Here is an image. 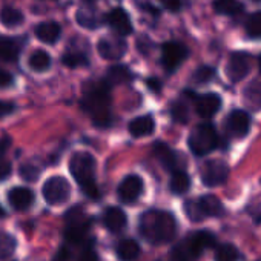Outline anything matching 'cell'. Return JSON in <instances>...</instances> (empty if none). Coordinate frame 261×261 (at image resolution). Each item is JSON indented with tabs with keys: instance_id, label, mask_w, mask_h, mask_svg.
Here are the masks:
<instances>
[{
	"instance_id": "6da1fadb",
	"label": "cell",
	"mask_w": 261,
	"mask_h": 261,
	"mask_svg": "<svg viewBox=\"0 0 261 261\" xmlns=\"http://www.w3.org/2000/svg\"><path fill=\"white\" fill-rule=\"evenodd\" d=\"M82 108L91 117L95 126L108 127L112 123L111 83L108 80L88 83L83 89Z\"/></svg>"
},
{
	"instance_id": "7a4b0ae2",
	"label": "cell",
	"mask_w": 261,
	"mask_h": 261,
	"mask_svg": "<svg viewBox=\"0 0 261 261\" xmlns=\"http://www.w3.org/2000/svg\"><path fill=\"white\" fill-rule=\"evenodd\" d=\"M177 220L166 211H148L140 218V232L152 244L171 243L177 235Z\"/></svg>"
},
{
	"instance_id": "3957f363",
	"label": "cell",
	"mask_w": 261,
	"mask_h": 261,
	"mask_svg": "<svg viewBox=\"0 0 261 261\" xmlns=\"http://www.w3.org/2000/svg\"><path fill=\"white\" fill-rule=\"evenodd\" d=\"M69 171L86 197L97 200L100 191L95 185V159L89 152H75L69 162Z\"/></svg>"
},
{
	"instance_id": "277c9868",
	"label": "cell",
	"mask_w": 261,
	"mask_h": 261,
	"mask_svg": "<svg viewBox=\"0 0 261 261\" xmlns=\"http://www.w3.org/2000/svg\"><path fill=\"white\" fill-rule=\"evenodd\" d=\"M218 146V134L211 123L198 124L189 137V148L194 155H206Z\"/></svg>"
},
{
	"instance_id": "5b68a950",
	"label": "cell",
	"mask_w": 261,
	"mask_h": 261,
	"mask_svg": "<svg viewBox=\"0 0 261 261\" xmlns=\"http://www.w3.org/2000/svg\"><path fill=\"white\" fill-rule=\"evenodd\" d=\"M42 194L48 204H53V206L63 204L68 201L71 195V186L68 180L63 177H51L49 180L45 181Z\"/></svg>"
},
{
	"instance_id": "8992f818",
	"label": "cell",
	"mask_w": 261,
	"mask_h": 261,
	"mask_svg": "<svg viewBox=\"0 0 261 261\" xmlns=\"http://www.w3.org/2000/svg\"><path fill=\"white\" fill-rule=\"evenodd\" d=\"M89 221L82 207L75 206L66 212V238L69 241H80L88 230Z\"/></svg>"
},
{
	"instance_id": "52a82bcc",
	"label": "cell",
	"mask_w": 261,
	"mask_h": 261,
	"mask_svg": "<svg viewBox=\"0 0 261 261\" xmlns=\"http://www.w3.org/2000/svg\"><path fill=\"white\" fill-rule=\"evenodd\" d=\"M229 168L221 160H209L201 168V181L207 188H217L227 180Z\"/></svg>"
},
{
	"instance_id": "ba28073f",
	"label": "cell",
	"mask_w": 261,
	"mask_h": 261,
	"mask_svg": "<svg viewBox=\"0 0 261 261\" xmlns=\"http://www.w3.org/2000/svg\"><path fill=\"white\" fill-rule=\"evenodd\" d=\"M143 189H145V185H143L142 177L133 174V175H127L121 180V183L117 189V194H118V198L121 203L133 204L142 197Z\"/></svg>"
},
{
	"instance_id": "9c48e42d",
	"label": "cell",
	"mask_w": 261,
	"mask_h": 261,
	"mask_svg": "<svg viewBox=\"0 0 261 261\" xmlns=\"http://www.w3.org/2000/svg\"><path fill=\"white\" fill-rule=\"evenodd\" d=\"M226 130L233 139H243L250 130V115L246 111L235 109L226 118Z\"/></svg>"
},
{
	"instance_id": "30bf717a",
	"label": "cell",
	"mask_w": 261,
	"mask_h": 261,
	"mask_svg": "<svg viewBox=\"0 0 261 261\" xmlns=\"http://www.w3.org/2000/svg\"><path fill=\"white\" fill-rule=\"evenodd\" d=\"M250 66H252L250 56H247L246 53H235V54H232L229 62H227V66H226L227 79L230 82H233V83L241 82L249 74Z\"/></svg>"
},
{
	"instance_id": "8fae6325",
	"label": "cell",
	"mask_w": 261,
	"mask_h": 261,
	"mask_svg": "<svg viewBox=\"0 0 261 261\" xmlns=\"http://www.w3.org/2000/svg\"><path fill=\"white\" fill-rule=\"evenodd\" d=\"M186 57H188V49L181 43L169 42L165 43L162 48V65L169 72L175 71Z\"/></svg>"
},
{
	"instance_id": "7c38bea8",
	"label": "cell",
	"mask_w": 261,
	"mask_h": 261,
	"mask_svg": "<svg viewBox=\"0 0 261 261\" xmlns=\"http://www.w3.org/2000/svg\"><path fill=\"white\" fill-rule=\"evenodd\" d=\"M97 51L106 60H120L126 54L127 45L121 37H103L97 45Z\"/></svg>"
},
{
	"instance_id": "4fadbf2b",
	"label": "cell",
	"mask_w": 261,
	"mask_h": 261,
	"mask_svg": "<svg viewBox=\"0 0 261 261\" xmlns=\"http://www.w3.org/2000/svg\"><path fill=\"white\" fill-rule=\"evenodd\" d=\"M106 22L121 37L129 36L133 33V22H130V17L121 8H114L112 11H109L106 16Z\"/></svg>"
},
{
	"instance_id": "5bb4252c",
	"label": "cell",
	"mask_w": 261,
	"mask_h": 261,
	"mask_svg": "<svg viewBox=\"0 0 261 261\" xmlns=\"http://www.w3.org/2000/svg\"><path fill=\"white\" fill-rule=\"evenodd\" d=\"M203 252L197 247L191 235L174 246L171 250V261H195Z\"/></svg>"
},
{
	"instance_id": "9a60e30c",
	"label": "cell",
	"mask_w": 261,
	"mask_h": 261,
	"mask_svg": "<svg viewBox=\"0 0 261 261\" xmlns=\"http://www.w3.org/2000/svg\"><path fill=\"white\" fill-rule=\"evenodd\" d=\"M154 154L159 159V162L171 172L175 171H181V162H180V155L172 151L166 143H155L154 145Z\"/></svg>"
},
{
	"instance_id": "2e32d148",
	"label": "cell",
	"mask_w": 261,
	"mask_h": 261,
	"mask_svg": "<svg viewBox=\"0 0 261 261\" xmlns=\"http://www.w3.org/2000/svg\"><path fill=\"white\" fill-rule=\"evenodd\" d=\"M197 114L203 118H212L221 108V98L217 94H204L197 97Z\"/></svg>"
},
{
	"instance_id": "e0dca14e",
	"label": "cell",
	"mask_w": 261,
	"mask_h": 261,
	"mask_svg": "<svg viewBox=\"0 0 261 261\" xmlns=\"http://www.w3.org/2000/svg\"><path fill=\"white\" fill-rule=\"evenodd\" d=\"M103 224L109 232L118 233L126 227L127 217L120 207H108L103 214Z\"/></svg>"
},
{
	"instance_id": "ac0fdd59",
	"label": "cell",
	"mask_w": 261,
	"mask_h": 261,
	"mask_svg": "<svg viewBox=\"0 0 261 261\" xmlns=\"http://www.w3.org/2000/svg\"><path fill=\"white\" fill-rule=\"evenodd\" d=\"M8 201L16 211H27L34 203V194L28 188H13L8 192Z\"/></svg>"
},
{
	"instance_id": "d6986e66",
	"label": "cell",
	"mask_w": 261,
	"mask_h": 261,
	"mask_svg": "<svg viewBox=\"0 0 261 261\" xmlns=\"http://www.w3.org/2000/svg\"><path fill=\"white\" fill-rule=\"evenodd\" d=\"M129 134L136 137V139H142L146 136H151L155 129V121L151 115H142L134 118L129 123Z\"/></svg>"
},
{
	"instance_id": "ffe728a7",
	"label": "cell",
	"mask_w": 261,
	"mask_h": 261,
	"mask_svg": "<svg viewBox=\"0 0 261 261\" xmlns=\"http://www.w3.org/2000/svg\"><path fill=\"white\" fill-rule=\"evenodd\" d=\"M34 33H36V37L40 42L53 45L60 39L62 28H60V25L57 22H42V23H39L36 27Z\"/></svg>"
},
{
	"instance_id": "44dd1931",
	"label": "cell",
	"mask_w": 261,
	"mask_h": 261,
	"mask_svg": "<svg viewBox=\"0 0 261 261\" xmlns=\"http://www.w3.org/2000/svg\"><path fill=\"white\" fill-rule=\"evenodd\" d=\"M115 253L120 261H136L140 255V244L130 238L121 240L115 247Z\"/></svg>"
},
{
	"instance_id": "7402d4cb",
	"label": "cell",
	"mask_w": 261,
	"mask_h": 261,
	"mask_svg": "<svg viewBox=\"0 0 261 261\" xmlns=\"http://www.w3.org/2000/svg\"><path fill=\"white\" fill-rule=\"evenodd\" d=\"M20 45L13 37L0 36V60L4 62H16L19 59Z\"/></svg>"
},
{
	"instance_id": "603a6c76",
	"label": "cell",
	"mask_w": 261,
	"mask_h": 261,
	"mask_svg": "<svg viewBox=\"0 0 261 261\" xmlns=\"http://www.w3.org/2000/svg\"><path fill=\"white\" fill-rule=\"evenodd\" d=\"M191 188V177L185 171H175L172 172L171 181H169V189L175 195H183L189 191Z\"/></svg>"
},
{
	"instance_id": "cb8c5ba5",
	"label": "cell",
	"mask_w": 261,
	"mask_h": 261,
	"mask_svg": "<svg viewBox=\"0 0 261 261\" xmlns=\"http://www.w3.org/2000/svg\"><path fill=\"white\" fill-rule=\"evenodd\" d=\"M214 10L221 14V16H240L243 13V5L238 0H215L214 2Z\"/></svg>"
},
{
	"instance_id": "d4e9b609",
	"label": "cell",
	"mask_w": 261,
	"mask_h": 261,
	"mask_svg": "<svg viewBox=\"0 0 261 261\" xmlns=\"http://www.w3.org/2000/svg\"><path fill=\"white\" fill-rule=\"evenodd\" d=\"M198 203L204 217H220L223 214V204L215 195H203Z\"/></svg>"
},
{
	"instance_id": "484cf974",
	"label": "cell",
	"mask_w": 261,
	"mask_h": 261,
	"mask_svg": "<svg viewBox=\"0 0 261 261\" xmlns=\"http://www.w3.org/2000/svg\"><path fill=\"white\" fill-rule=\"evenodd\" d=\"M133 72H130L126 66L123 65H114L108 69V82L111 85H123L133 80Z\"/></svg>"
},
{
	"instance_id": "4316f807",
	"label": "cell",
	"mask_w": 261,
	"mask_h": 261,
	"mask_svg": "<svg viewBox=\"0 0 261 261\" xmlns=\"http://www.w3.org/2000/svg\"><path fill=\"white\" fill-rule=\"evenodd\" d=\"M23 20H25L23 13L13 7H5L2 11H0V22H2V25H5L7 28H16V27L22 25Z\"/></svg>"
},
{
	"instance_id": "83f0119b",
	"label": "cell",
	"mask_w": 261,
	"mask_h": 261,
	"mask_svg": "<svg viewBox=\"0 0 261 261\" xmlns=\"http://www.w3.org/2000/svg\"><path fill=\"white\" fill-rule=\"evenodd\" d=\"M77 23L88 30H95L98 27V16L92 7H83L77 11Z\"/></svg>"
},
{
	"instance_id": "f1b7e54d",
	"label": "cell",
	"mask_w": 261,
	"mask_h": 261,
	"mask_svg": "<svg viewBox=\"0 0 261 261\" xmlns=\"http://www.w3.org/2000/svg\"><path fill=\"white\" fill-rule=\"evenodd\" d=\"M51 66V57L46 51L37 49L30 57V68L36 72H45Z\"/></svg>"
},
{
	"instance_id": "f546056e",
	"label": "cell",
	"mask_w": 261,
	"mask_h": 261,
	"mask_svg": "<svg viewBox=\"0 0 261 261\" xmlns=\"http://www.w3.org/2000/svg\"><path fill=\"white\" fill-rule=\"evenodd\" d=\"M244 101L252 109H261V82H253L244 91Z\"/></svg>"
},
{
	"instance_id": "4dcf8cb0",
	"label": "cell",
	"mask_w": 261,
	"mask_h": 261,
	"mask_svg": "<svg viewBox=\"0 0 261 261\" xmlns=\"http://www.w3.org/2000/svg\"><path fill=\"white\" fill-rule=\"evenodd\" d=\"M191 238L194 240V243L197 244V247H198L201 252H203V250H206V249L214 247V246H215V241H217L215 235H214V233H211V232H207V230H198V232H194V233L191 235Z\"/></svg>"
},
{
	"instance_id": "1f68e13d",
	"label": "cell",
	"mask_w": 261,
	"mask_h": 261,
	"mask_svg": "<svg viewBox=\"0 0 261 261\" xmlns=\"http://www.w3.org/2000/svg\"><path fill=\"white\" fill-rule=\"evenodd\" d=\"M62 63L68 68H82V66H88L89 60L83 53L79 51H69L62 57Z\"/></svg>"
},
{
	"instance_id": "d6a6232c",
	"label": "cell",
	"mask_w": 261,
	"mask_h": 261,
	"mask_svg": "<svg viewBox=\"0 0 261 261\" xmlns=\"http://www.w3.org/2000/svg\"><path fill=\"white\" fill-rule=\"evenodd\" d=\"M16 238L10 233L0 232V259H7L16 250Z\"/></svg>"
},
{
	"instance_id": "836d02e7",
	"label": "cell",
	"mask_w": 261,
	"mask_h": 261,
	"mask_svg": "<svg viewBox=\"0 0 261 261\" xmlns=\"http://www.w3.org/2000/svg\"><path fill=\"white\" fill-rule=\"evenodd\" d=\"M246 34L250 39H261V11H255L246 22Z\"/></svg>"
},
{
	"instance_id": "e575fe53",
	"label": "cell",
	"mask_w": 261,
	"mask_h": 261,
	"mask_svg": "<svg viewBox=\"0 0 261 261\" xmlns=\"http://www.w3.org/2000/svg\"><path fill=\"white\" fill-rule=\"evenodd\" d=\"M240 252L233 244H221L215 252V261H238Z\"/></svg>"
},
{
	"instance_id": "d590c367",
	"label": "cell",
	"mask_w": 261,
	"mask_h": 261,
	"mask_svg": "<svg viewBox=\"0 0 261 261\" xmlns=\"http://www.w3.org/2000/svg\"><path fill=\"white\" fill-rule=\"evenodd\" d=\"M171 117L174 121L177 123H181L185 124L188 120H189V111H188V106L183 103V101H177L171 106Z\"/></svg>"
},
{
	"instance_id": "8d00e7d4",
	"label": "cell",
	"mask_w": 261,
	"mask_h": 261,
	"mask_svg": "<svg viewBox=\"0 0 261 261\" xmlns=\"http://www.w3.org/2000/svg\"><path fill=\"white\" fill-rule=\"evenodd\" d=\"M185 212L192 221H201L204 218V214L200 207L198 200H188L185 204Z\"/></svg>"
},
{
	"instance_id": "74e56055",
	"label": "cell",
	"mask_w": 261,
	"mask_h": 261,
	"mask_svg": "<svg viewBox=\"0 0 261 261\" xmlns=\"http://www.w3.org/2000/svg\"><path fill=\"white\" fill-rule=\"evenodd\" d=\"M214 77H215V69L214 68H211V66H201V68H198L194 72L192 80L195 83L204 85V83H209L211 80H214Z\"/></svg>"
},
{
	"instance_id": "f35d334b",
	"label": "cell",
	"mask_w": 261,
	"mask_h": 261,
	"mask_svg": "<svg viewBox=\"0 0 261 261\" xmlns=\"http://www.w3.org/2000/svg\"><path fill=\"white\" fill-rule=\"evenodd\" d=\"M20 175L27 181H36L40 175V171L36 166H33L31 163H25L20 166Z\"/></svg>"
},
{
	"instance_id": "ab89813d",
	"label": "cell",
	"mask_w": 261,
	"mask_h": 261,
	"mask_svg": "<svg viewBox=\"0 0 261 261\" xmlns=\"http://www.w3.org/2000/svg\"><path fill=\"white\" fill-rule=\"evenodd\" d=\"M11 171H13L11 162L4 157H0V181L8 178L11 175Z\"/></svg>"
},
{
	"instance_id": "60d3db41",
	"label": "cell",
	"mask_w": 261,
	"mask_h": 261,
	"mask_svg": "<svg viewBox=\"0 0 261 261\" xmlns=\"http://www.w3.org/2000/svg\"><path fill=\"white\" fill-rule=\"evenodd\" d=\"M11 85H13V75L5 69H0V88H7Z\"/></svg>"
},
{
	"instance_id": "b9f144b4",
	"label": "cell",
	"mask_w": 261,
	"mask_h": 261,
	"mask_svg": "<svg viewBox=\"0 0 261 261\" xmlns=\"http://www.w3.org/2000/svg\"><path fill=\"white\" fill-rule=\"evenodd\" d=\"M160 2L169 10V11H178L181 7V0H160Z\"/></svg>"
},
{
	"instance_id": "7bdbcfd3",
	"label": "cell",
	"mask_w": 261,
	"mask_h": 261,
	"mask_svg": "<svg viewBox=\"0 0 261 261\" xmlns=\"http://www.w3.org/2000/svg\"><path fill=\"white\" fill-rule=\"evenodd\" d=\"M13 111H14V105L7 103V101H0V118L11 114Z\"/></svg>"
},
{
	"instance_id": "ee69618b",
	"label": "cell",
	"mask_w": 261,
	"mask_h": 261,
	"mask_svg": "<svg viewBox=\"0 0 261 261\" xmlns=\"http://www.w3.org/2000/svg\"><path fill=\"white\" fill-rule=\"evenodd\" d=\"M146 85H148L149 89L154 91V92H160V91H162V83H160L157 79H149V80L146 82Z\"/></svg>"
},
{
	"instance_id": "f6af8a7d",
	"label": "cell",
	"mask_w": 261,
	"mask_h": 261,
	"mask_svg": "<svg viewBox=\"0 0 261 261\" xmlns=\"http://www.w3.org/2000/svg\"><path fill=\"white\" fill-rule=\"evenodd\" d=\"M10 146V139H4L0 140V154H4L7 151V148Z\"/></svg>"
},
{
	"instance_id": "bcb514c9",
	"label": "cell",
	"mask_w": 261,
	"mask_h": 261,
	"mask_svg": "<svg viewBox=\"0 0 261 261\" xmlns=\"http://www.w3.org/2000/svg\"><path fill=\"white\" fill-rule=\"evenodd\" d=\"M258 66H259V71H261V56H259V60H258Z\"/></svg>"
},
{
	"instance_id": "7dc6e473",
	"label": "cell",
	"mask_w": 261,
	"mask_h": 261,
	"mask_svg": "<svg viewBox=\"0 0 261 261\" xmlns=\"http://www.w3.org/2000/svg\"><path fill=\"white\" fill-rule=\"evenodd\" d=\"M88 2H94V0H88Z\"/></svg>"
}]
</instances>
